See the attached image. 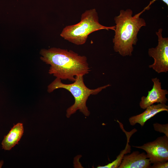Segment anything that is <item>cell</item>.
<instances>
[{"label":"cell","mask_w":168,"mask_h":168,"mask_svg":"<svg viewBox=\"0 0 168 168\" xmlns=\"http://www.w3.org/2000/svg\"><path fill=\"white\" fill-rule=\"evenodd\" d=\"M40 54L41 60L50 65L49 73L61 80L74 82L76 76L90 71L87 57L72 50L53 47L41 49Z\"/></svg>","instance_id":"1"},{"label":"cell","mask_w":168,"mask_h":168,"mask_svg":"<svg viewBox=\"0 0 168 168\" xmlns=\"http://www.w3.org/2000/svg\"><path fill=\"white\" fill-rule=\"evenodd\" d=\"M146 10L133 16L130 9L120 11L114 20L115 23L114 35L113 39L114 50L123 57L131 56L133 45L138 41V34L141 28L146 25L145 20L140 16Z\"/></svg>","instance_id":"2"},{"label":"cell","mask_w":168,"mask_h":168,"mask_svg":"<svg viewBox=\"0 0 168 168\" xmlns=\"http://www.w3.org/2000/svg\"><path fill=\"white\" fill-rule=\"evenodd\" d=\"M83 76L81 75L76 76L75 81L70 84H64L61 82V79L56 78L48 86L47 91L49 93L57 89L63 88L69 91L73 96L74 103L66 110L67 118H69L78 110L85 116H89L90 112L86 105L89 96L91 95H97L103 89L111 86L108 84L94 89L88 88L84 83Z\"/></svg>","instance_id":"3"},{"label":"cell","mask_w":168,"mask_h":168,"mask_svg":"<svg viewBox=\"0 0 168 168\" xmlns=\"http://www.w3.org/2000/svg\"><path fill=\"white\" fill-rule=\"evenodd\" d=\"M115 26H106L99 22L97 12L95 9L86 11L81 16L79 22L65 26L60 35L64 40L77 45L86 42L89 35L101 30H114Z\"/></svg>","instance_id":"4"},{"label":"cell","mask_w":168,"mask_h":168,"mask_svg":"<svg viewBox=\"0 0 168 168\" xmlns=\"http://www.w3.org/2000/svg\"><path fill=\"white\" fill-rule=\"evenodd\" d=\"M162 30L160 28L156 32L158 36L157 46L148 50V55L154 60L153 63L149 65V67L158 73L168 71V38L163 37Z\"/></svg>","instance_id":"5"},{"label":"cell","mask_w":168,"mask_h":168,"mask_svg":"<svg viewBox=\"0 0 168 168\" xmlns=\"http://www.w3.org/2000/svg\"><path fill=\"white\" fill-rule=\"evenodd\" d=\"M133 147L144 150L151 164L168 161V137L165 135L142 146Z\"/></svg>","instance_id":"6"},{"label":"cell","mask_w":168,"mask_h":168,"mask_svg":"<svg viewBox=\"0 0 168 168\" xmlns=\"http://www.w3.org/2000/svg\"><path fill=\"white\" fill-rule=\"evenodd\" d=\"M152 81L153 83L152 89L148 91L147 96L142 97L139 103L140 108L143 109L156 103L166 104L168 100L166 95L168 94V91L166 89H162L159 79L156 77L152 78Z\"/></svg>","instance_id":"7"},{"label":"cell","mask_w":168,"mask_h":168,"mask_svg":"<svg viewBox=\"0 0 168 168\" xmlns=\"http://www.w3.org/2000/svg\"><path fill=\"white\" fill-rule=\"evenodd\" d=\"M151 163L144 152H133L129 155H125L118 168H149Z\"/></svg>","instance_id":"8"},{"label":"cell","mask_w":168,"mask_h":168,"mask_svg":"<svg viewBox=\"0 0 168 168\" xmlns=\"http://www.w3.org/2000/svg\"><path fill=\"white\" fill-rule=\"evenodd\" d=\"M142 113L133 116L129 119L131 125H134L137 123L143 126L145 122L159 113L164 111L168 112V106L166 104L158 103L152 105L147 107Z\"/></svg>","instance_id":"9"},{"label":"cell","mask_w":168,"mask_h":168,"mask_svg":"<svg viewBox=\"0 0 168 168\" xmlns=\"http://www.w3.org/2000/svg\"><path fill=\"white\" fill-rule=\"evenodd\" d=\"M24 132L23 124L18 123L11 128L8 134L5 136L2 142V149L9 150L16 144L21 138Z\"/></svg>","instance_id":"10"},{"label":"cell","mask_w":168,"mask_h":168,"mask_svg":"<svg viewBox=\"0 0 168 168\" xmlns=\"http://www.w3.org/2000/svg\"><path fill=\"white\" fill-rule=\"evenodd\" d=\"M131 136L127 135V142L125 149L122 150L119 154L117 157L116 159L112 162L104 166H99L97 168H118L120 165L124 156L127 153L130 152L131 147L129 144V138Z\"/></svg>","instance_id":"11"},{"label":"cell","mask_w":168,"mask_h":168,"mask_svg":"<svg viewBox=\"0 0 168 168\" xmlns=\"http://www.w3.org/2000/svg\"><path fill=\"white\" fill-rule=\"evenodd\" d=\"M155 130L160 133H164L168 137V124H161L158 123H155L153 124Z\"/></svg>","instance_id":"12"},{"label":"cell","mask_w":168,"mask_h":168,"mask_svg":"<svg viewBox=\"0 0 168 168\" xmlns=\"http://www.w3.org/2000/svg\"><path fill=\"white\" fill-rule=\"evenodd\" d=\"M168 167V162H159L153 164L151 166L152 168H167Z\"/></svg>","instance_id":"13"},{"label":"cell","mask_w":168,"mask_h":168,"mask_svg":"<svg viewBox=\"0 0 168 168\" xmlns=\"http://www.w3.org/2000/svg\"><path fill=\"white\" fill-rule=\"evenodd\" d=\"M157 0H152V1H150L149 4L146 7H145L147 10L149 9H150V6L155 1ZM164 2L168 6V0H161Z\"/></svg>","instance_id":"14"}]
</instances>
